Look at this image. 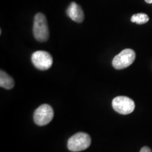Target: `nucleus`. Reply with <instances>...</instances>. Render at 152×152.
Segmentation results:
<instances>
[{"label": "nucleus", "instance_id": "5", "mask_svg": "<svg viewBox=\"0 0 152 152\" xmlns=\"http://www.w3.org/2000/svg\"><path fill=\"white\" fill-rule=\"evenodd\" d=\"M112 106L115 111L122 115H128L133 112L135 108L134 101L125 96H118L112 101Z\"/></svg>", "mask_w": 152, "mask_h": 152}, {"label": "nucleus", "instance_id": "3", "mask_svg": "<svg viewBox=\"0 0 152 152\" xmlns=\"http://www.w3.org/2000/svg\"><path fill=\"white\" fill-rule=\"evenodd\" d=\"M54 115V110L52 106L47 104H42L34 112V122L39 126H44L52 121Z\"/></svg>", "mask_w": 152, "mask_h": 152}, {"label": "nucleus", "instance_id": "8", "mask_svg": "<svg viewBox=\"0 0 152 152\" xmlns=\"http://www.w3.org/2000/svg\"><path fill=\"white\" fill-rule=\"evenodd\" d=\"M15 85L14 80L5 71H0V86L7 90H11Z\"/></svg>", "mask_w": 152, "mask_h": 152}, {"label": "nucleus", "instance_id": "2", "mask_svg": "<svg viewBox=\"0 0 152 152\" xmlns=\"http://www.w3.org/2000/svg\"><path fill=\"white\" fill-rule=\"evenodd\" d=\"M91 144V137L85 132H77L69 138L68 149L73 152L81 151L87 149Z\"/></svg>", "mask_w": 152, "mask_h": 152}, {"label": "nucleus", "instance_id": "9", "mask_svg": "<svg viewBox=\"0 0 152 152\" xmlns=\"http://www.w3.org/2000/svg\"><path fill=\"white\" fill-rule=\"evenodd\" d=\"M149 20V16L146 14H142V13L134 14L132 16V18H131V21L132 23H135L139 25L147 23Z\"/></svg>", "mask_w": 152, "mask_h": 152}, {"label": "nucleus", "instance_id": "4", "mask_svg": "<svg viewBox=\"0 0 152 152\" xmlns=\"http://www.w3.org/2000/svg\"><path fill=\"white\" fill-rule=\"evenodd\" d=\"M136 54L134 50L125 49L116 55L112 61V65L117 70L124 69L132 65L135 59Z\"/></svg>", "mask_w": 152, "mask_h": 152}, {"label": "nucleus", "instance_id": "11", "mask_svg": "<svg viewBox=\"0 0 152 152\" xmlns=\"http://www.w3.org/2000/svg\"><path fill=\"white\" fill-rule=\"evenodd\" d=\"M145 1L148 4H152V0H145Z\"/></svg>", "mask_w": 152, "mask_h": 152}, {"label": "nucleus", "instance_id": "6", "mask_svg": "<svg viewBox=\"0 0 152 152\" xmlns=\"http://www.w3.org/2000/svg\"><path fill=\"white\" fill-rule=\"evenodd\" d=\"M31 61L35 67L40 71H47L52 67V56L45 51H37L32 54Z\"/></svg>", "mask_w": 152, "mask_h": 152}, {"label": "nucleus", "instance_id": "10", "mask_svg": "<svg viewBox=\"0 0 152 152\" xmlns=\"http://www.w3.org/2000/svg\"><path fill=\"white\" fill-rule=\"evenodd\" d=\"M140 152H151V150L149 147H144L142 148Z\"/></svg>", "mask_w": 152, "mask_h": 152}, {"label": "nucleus", "instance_id": "1", "mask_svg": "<svg viewBox=\"0 0 152 152\" xmlns=\"http://www.w3.org/2000/svg\"><path fill=\"white\" fill-rule=\"evenodd\" d=\"M33 35L37 41L45 42L49 39V31L46 17L43 14L35 15L33 24Z\"/></svg>", "mask_w": 152, "mask_h": 152}, {"label": "nucleus", "instance_id": "7", "mask_svg": "<svg viewBox=\"0 0 152 152\" xmlns=\"http://www.w3.org/2000/svg\"><path fill=\"white\" fill-rule=\"evenodd\" d=\"M66 14L73 21L77 23H82L85 18L83 9L75 2H72L66 10Z\"/></svg>", "mask_w": 152, "mask_h": 152}]
</instances>
